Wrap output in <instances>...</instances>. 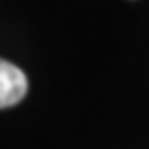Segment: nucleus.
<instances>
[{
    "label": "nucleus",
    "instance_id": "obj_1",
    "mask_svg": "<svg viewBox=\"0 0 149 149\" xmlns=\"http://www.w3.org/2000/svg\"><path fill=\"white\" fill-rule=\"evenodd\" d=\"M27 87L25 72L13 62L0 58V110L19 104L27 95Z\"/></svg>",
    "mask_w": 149,
    "mask_h": 149
}]
</instances>
